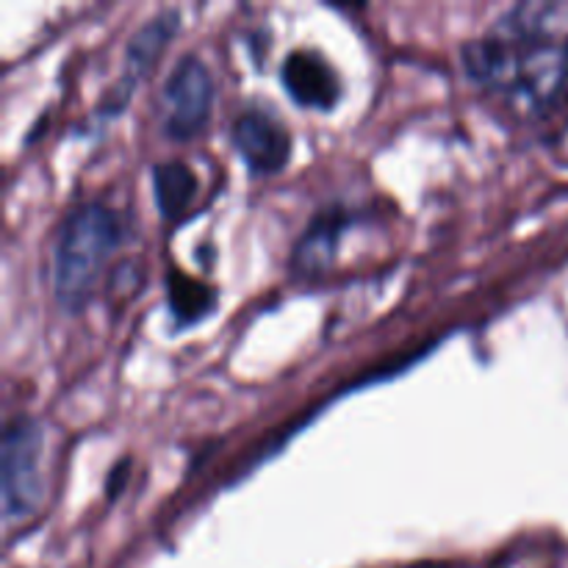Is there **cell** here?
<instances>
[{
	"label": "cell",
	"mask_w": 568,
	"mask_h": 568,
	"mask_svg": "<svg viewBox=\"0 0 568 568\" xmlns=\"http://www.w3.org/2000/svg\"><path fill=\"white\" fill-rule=\"evenodd\" d=\"M120 236V222L103 203H83L67 216L53 250V292L61 308L78 314L87 305Z\"/></svg>",
	"instance_id": "6da1fadb"
},
{
	"label": "cell",
	"mask_w": 568,
	"mask_h": 568,
	"mask_svg": "<svg viewBox=\"0 0 568 568\" xmlns=\"http://www.w3.org/2000/svg\"><path fill=\"white\" fill-rule=\"evenodd\" d=\"M39 460H42V430H39L37 422H11L6 427L3 458H0V466H3V477H0L3 514L9 521L28 516L42 499Z\"/></svg>",
	"instance_id": "7a4b0ae2"
},
{
	"label": "cell",
	"mask_w": 568,
	"mask_h": 568,
	"mask_svg": "<svg viewBox=\"0 0 568 568\" xmlns=\"http://www.w3.org/2000/svg\"><path fill=\"white\" fill-rule=\"evenodd\" d=\"M214 100L209 67L194 55H183L161 89V128L172 139H192L205 128Z\"/></svg>",
	"instance_id": "3957f363"
},
{
	"label": "cell",
	"mask_w": 568,
	"mask_h": 568,
	"mask_svg": "<svg viewBox=\"0 0 568 568\" xmlns=\"http://www.w3.org/2000/svg\"><path fill=\"white\" fill-rule=\"evenodd\" d=\"M233 142H236L242 159L253 166L255 172L283 170L292 153V136L286 128L266 111H247L233 125Z\"/></svg>",
	"instance_id": "277c9868"
},
{
	"label": "cell",
	"mask_w": 568,
	"mask_h": 568,
	"mask_svg": "<svg viewBox=\"0 0 568 568\" xmlns=\"http://www.w3.org/2000/svg\"><path fill=\"white\" fill-rule=\"evenodd\" d=\"M175 28H178L175 11H164V14L148 20L136 33H133V39L128 42V50H125V72H122L120 83H116V89L111 92V103L122 105L128 98H131L136 83L142 81V78L150 72V67L159 61L161 50L166 48V42H170L172 33H175Z\"/></svg>",
	"instance_id": "5b68a950"
},
{
	"label": "cell",
	"mask_w": 568,
	"mask_h": 568,
	"mask_svg": "<svg viewBox=\"0 0 568 568\" xmlns=\"http://www.w3.org/2000/svg\"><path fill=\"white\" fill-rule=\"evenodd\" d=\"M286 92L305 109H333L338 100V78L322 55L297 50L283 61Z\"/></svg>",
	"instance_id": "8992f818"
},
{
	"label": "cell",
	"mask_w": 568,
	"mask_h": 568,
	"mask_svg": "<svg viewBox=\"0 0 568 568\" xmlns=\"http://www.w3.org/2000/svg\"><path fill=\"white\" fill-rule=\"evenodd\" d=\"M344 227V216L338 211H331L327 216H320L314 225L308 227L303 239H300L297 250H294V270L300 275H316V272L327 270V264L336 255V244L338 236H342Z\"/></svg>",
	"instance_id": "52a82bcc"
},
{
	"label": "cell",
	"mask_w": 568,
	"mask_h": 568,
	"mask_svg": "<svg viewBox=\"0 0 568 568\" xmlns=\"http://www.w3.org/2000/svg\"><path fill=\"white\" fill-rule=\"evenodd\" d=\"M153 192L161 214L178 216L192 203L197 192V178L183 161H161L153 170Z\"/></svg>",
	"instance_id": "ba28073f"
},
{
	"label": "cell",
	"mask_w": 568,
	"mask_h": 568,
	"mask_svg": "<svg viewBox=\"0 0 568 568\" xmlns=\"http://www.w3.org/2000/svg\"><path fill=\"white\" fill-rule=\"evenodd\" d=\"M170 286V305L181 322H194L214 305V292L205 283L194 281V277L183 275V272L172 270L166 277Z\"/></svg>",
	"instance_id": "9c48e42d"
},
{
	"label": "cell",
	"mask_w": 568,
	"mask_h": 568,
	"mask_svg": "<svg viewBox=\"0 0 568 568\" xmlns=\"http://www.w3.org/2000/svg\"><path fill=\"white\" fill-rule=\"evenodd\" d=\"M128 477V464H120L114 469V475L109 477V483H105V491H109V497H116V494L122 491V483H125Z\"/></svg>",
	"instance_id": "30bf717a"
},
{
	"label": "cell",
	"mask_w": 568,
	"mask_h": 568,
	"mask_svg": "<svg viewBox=\"0 0 568 568\" xmlns=\"http://www.w3.org/2000/svg\"><path fill=\"white\" fill-rule=\"evenodd\" d=\"M564 53H566V70H568V42H566V50H564Z\"/></svg>",
	"instance_id": "8fae6325"
}]
</instances>
